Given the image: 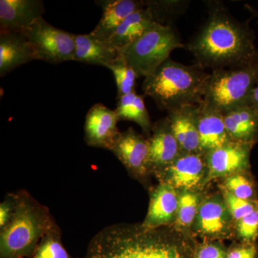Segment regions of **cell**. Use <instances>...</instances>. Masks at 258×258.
I'll return each mask as SVG.
<instances>
[{
	"label": "cell",
	"mask_w": 258,
	"mask_h": 258,
	"mask_svg": "<svg viewBox=\"0 0 258 258\" xmlns=\"http://www.w3.org/2000/svg\"><path fill=\"white\" fill-rule=\"evenodd\" d=\"M255 35L249 21L240 22L219 2L208 3V17L186 45L195 64L204 70L227 69L258 58Z\"/></svg>",
	"instance_id": "obj_1"
},
{
	"label": "cell",
	"mask_w": 258,
	"mask_h": 258,
	"mask_svg": "<svg viewBox=\"0 0 258 258\" xmlns=\"http://www.w3.org/2000/svg\"><path fill=\"white\" fill-rule=\"evenodd\" d=\"M196 250L189 241L160 227L116 224L91 239L83 258H195Z\"/></svg>",
	"instance_id": "obj_2"
},
{
	"label": "cell",
	"mask_w": 258,
	"mask_h": 258,
	"mask_svg": "<svg viewBox=\"0 0 258 258\" xmlns=\"http://www.w3.org/2000/svg\"><path fill=\"white\" fill-rule=\"evenodd\" d=\"M14 212L0 234V258H30L56 225L46 207L27 191L13 195Z\"/></svg>",
	"instance_id": "obj_3"
},
{
	"label": "cell",
	"mask_w": 258,
	"mask_h": 258,
	"mask_svg": "<svg viewBox=\"0 0 258 258\" xmlns=\"http://www.w3.org/2000/svg\"><path fill=\"white\" fill-rule=\"evenodd\" d=\"M209 74L197 64L186 66L170 57L144 79L142 90L158 108L166 112L203 101L204 83Z\"/></svg>",
	"instance_id": "obj_4"
},
{
	"label": "cell",
	"mask_w": 258,
	"mask_h": 258,
	"mask_svg": "<svg viewBox=\"0 0 258 258\" xmlns=\"http://www.w3.org/2000/svg\"><path fill=\"white\" fill-rule=\"evenodd\" d=\"M257 80L258 58L243 66L214 70L204 83L203 101L222 113L247 105Z\"/></svg>",
	"instance_id": "obj_5"
},
{
	"label": "cell",
	"mask_w": 258,
	"mask_h": 258,
	"mask_svg": "<svg viewBox=\"0 0 258 258\" xmlns=\"http://www.w3.org/2000/svg\"><path fill=\"white\" fill-rule=\"evenodd\" d=\"M184 47L172 27L155 23L138 40L118 50L139 78H146L169 58L173 50Z\"/></svg>",
	"instance_id": "obj_6"
},
{
	"label": "cell",
	"mask_w": 258,
	"mask_h": 258,
	"mask_svg": "<svg viewBox=\"0 0 258 258\" xmlns=\"http://www.w3.org/2000/svg\"><path fill=\"white\" fill-rule=\"evenodd\" d=\"M35 51L36 60L51 64L74 61L76 35L55 28L43 18L22 31Z\"/></svg>",
	"instance_id": "obj_7"
},
{
	"label": "cell",
	"mask_w": 258,
	"mask_h": 258,
	"mask_svg": "<svg viewBox=\"0 0 258 258\" xmlns=\"http://www.w3.org/2000/svg\"><path fill=\"white\" fill-rule=\"evenodd\" d=\"M253 146L230 142L205 154L208 167L205 181L248 171L250 152Z\"/></svg>",
	"instance_id": "obj_8"
},
{
	"label": "cell",
	"mask_w": 258,
	"mask_h": 258,
	"mask_svg": "<svg viewBox=\"0 0 258 258\" xmlns=\"http://www.w3.org/2000/svg\"><path fill=\"white\" fill-rule=\"evenodd\" d=\"M162 175L164 183L176 189L192 191L206 181V159L202 153L181 154L171 164L157 172Z\"/></svg>",
	"instance_id": "obj_9"
},
{
	"label": "cell",
	"mask_w": 258,
	"mask_h": 258,
	"mask_svg": "<svg viewBox=\"0 0 258 258\" xmlns=\"http://www.w3.org/2000/svg\"><path fill=\"white\" fill-rule=\"evenodd\" d=\"M111 152L136 177L144 178L152 172L149 140L133 128L120 132Z\"/></svg>",
	"instance_id": "obj_10"
},
{
	"label": "cell",
	"mask_w": 258,
	"mask_h": 258,
	"mask_svg": "<svg viewBox=\"0 0 258 258\" xmlns=\"http://www.w3.org/2000/svg\"><path fill=\"white\" fill-rule=\"evenodd\" d=\"M118 122L114 111L102 103L93 105L86 116L85 142L89 147L111 151L120 134Z\"/></svg>",
	"instance_id": "obj_11"
},
{
	"label": "cell",
	"mask_w": 258,
	"mask_h": 258,
	"mask_svg": "<svg viewBox=\"0 0 258 258\" xmlns=\"http://www.w3.org/2000/svg\"><path fill=\"white\" fill-rule=\"evenodd\" d=\"M199 104L185 105L167 111L172 133L181 154L201 153L198 119Z\"/></svg>",
	"instance_id": "obj_12"
},
{
	"label": "cell",
	"mask_w": 258,
	"mask_h": 258,
	"mask_svg": "<svg viewBox=\"0 0 258 258\" xmlns=\"http://www.w3.org/2000/svg\"><path fill=\"white\" fill-rule=\"evenodd\" d=\"M44 13L41 0H0V32L23 31Z\"/></svg>",
	"instance_id": "obj_13"
},
{
	"label": "cell",
	"mask_w": 258,
	"mask_h": 258,
	"mask_svg": "<svg viewBox=\"0 0 258 258\" xmlns=\"http://www.w3.org/2000/svg\"><path fill=\"white\" fill-rule=\"evenodd\" d=\"M149 144V161L152 171L158 172L171 164L181 154L179 144L167 118L154 123Z\"/></svg>",
	"instance_id": "obj_14"
},
{
	"label": "cell",
	"mask_w": 258,
	"mask_h": 258,
	"mask_svg": "<svg viewBox=\"0 0 258 258\" xmlns=\"http://www.w3.org/2000/svg\"><path fill=\"white\" fill-rule=\"evenodd\" d=\"M231 216L225 201L218 197L203 202L199 208L195 227L200 235L210 238L225 237L230 231Z\"/></svg>",
	"instance_id": "obj_15"
},
{
	"label": "cell",
	"mask_w": 258,
	"mask_h": 258,
	"mask_svg": "<svg viewBox=\"0 0 258 258\" xmlns=\"http://www.w3.org/2000/svg\"><path fill=\"white\" fill-rule=\"evenodd\" d=\"M179 195L175 188L162 182L151 192L150 203L142 226L156 229L171 223L176 217Z\"/></svg>",
	"instance_id": "obj_16"
},
{
	"label": "cell",
	"mask_w": 258,
	"mask_h": 258,
	"mask_svg": "<svg viewBox=\"0 0 258 258\" xmlns=\"http://www.w3.org/2000/svg\"><path fill=\"white\" fill-rule=\"evenodd\" d=\"M198 127L202 154L232 142L226 130L223 113L203 101L199 103Z\"/></svg>",
	"instance_id": "obj_17"
},
{
	"label": "cell",
	"mask_w": 258,
	"mask_h": 258,
	"mask_svg": "<svg viewBox=\"0 0 258 258\" xmlns=\"http://www.w3.org/2000/svg\"><path fill=\"white\" fill-rule=\"evenodd\" d=\"M33 60L35 51L25 34L0 32V77Z\"/></svg>",
	"instance_id": "obj_18"
},
{
	"label": "cell",
	"mask_w": 258,
	"mask_h": 258,
	"mask_svg": "<svg viewBox=\"0 0 258 258\" xmlns=\"http://www.w3.org/2000/svg\"><path fill=\"white\" fill-rule=\"evenodd\" d=\"M96 3L102 8L103 15L91 34L103 41L109 40L129 15L145 7L143 0H99Z\"/></svg>",
	"instance_id": "obj_19"
},
{
	"label": "cell",
	"mask_w": 258,
	"mask_h": 258,
	"mask_svg": "<svg viewBox=\"0 0 258 258\" xmlns=\"http://www.w3.org/2000/svg\"><path fill=\"white\" fill-rule=\"evenodd\" d=\"M224 123L232 142L254 145L258 139V111L248 105L223 113Z\"/></svg>",
	"instance_id": "obj_20"
},
{
	"label": "cell",
	"mask_w": 258,
	"mask_h": 258,
	"mask_svg": "<svg viewBox=\"0 0 258 258\" xmlns=\"http://www.w3.org/2000/svg\"><path fill=\"white\" fill-rule=\"evenodd\" d=\"M74 61L88 64L106 67L114 60L119 52L107 41L100 40L91 35H76L75 37Z\"/></svg>",
	"instance_id": "obj_21"
},
{
	"label": "cell",
	"mask_w": 258,
	"mask_h": 258,
	"mask_svg": "<svg viewBox=\"0 0 258 258\" xmlns=\"http://www.w3.org/2000/svg\"><path fill=\"white\" fill-rule=\"evenodd\" d=\"M154 23L150 12L144 7L129 15L107 42L119 50L138 40Z\"/></svg>",
	"instance_id": "obj_22"
},
{
	"label": "cell",
	"mask_w": 258,
	"mask_h": 258,
	"mask_svg": "<svg viewBox=\"0 0 258 258\" xmlns=\"http://www.w3.org/2000/svg\"><path fill=\"white\" fill-rule=\"evenodd\" d=\"M144 96L137 92L129 93L117 98L118 103L114 110L118 120H131L137 123L146 133L152 131L153 123L145 106Z\"/></svg>",
	"instance_id": "obj_23"
},
{
	"label": "cell",
	"mask_w": 258,
	"mask_h": 258,
	"mask_svg": "<svg viewBox=\"0 0 258 258\" xmlns=\"http://www.w3.org/2000/svg\"><path fill=\"white\" fill-rule=\"evenodd\" d=\"M189 1L181 0H147L145 8L150 12L154 23L164 26H171L174 20L187 9Z\"/></svg>",
	"instance_id": "obj_24"
},
{
	"label": "cell",
	"mask_w": 258,
	"mask_h": 258,
	"mask_svg": "<svg viewBox=\"0 0 258 258\" xmlns=\"http://www.w3.org/2000/svg\"><path fill=\"white\" fill-rule=\"evenodd\" d=\"M113 73L117 86V98L135 92L137 79H139L133 68L120 54L106 67Z\"/></svg>",
	"instance_id": "obj_25"
},
{
	"label": "cell",
	"mask_w": 258,
	"mask_h": 258,
	"mask_svg": "<svg viewBox=\"0 0 258 258\" xmlns=\"http://www.w3.org/2000/svg\"><path fill=\"white\" fill-rule=\"evenodd\" d=\"M30 258H77L74 257L64 248L61 240L60 231L55 225L42 237L35 253Z\"/></svg>",
	"instance_id": "obj_26"
},
{
	"label": "cell",
	"mask_w": 258,
	"mask_h": 258,
	"mask_svg": "<svg viewBox=\"0 0 258 258\" xmlns=\"http://www.w3.org/2000/svg\"><path fill=\"white\" fill-rule=\"evenodd\" d=\"M249 175L245 171L227 176L224 182L225 191L242 200L258 201L255 184Z\"/></svg>",
	"instance_id": "obj_27"
},
{
	"label": "cell",
	"mask_w": 258,
	"mask_h": 258,
	"mask_svg": "<svg viewBox=\"0 0 258 258\" xmlns=\"http://www.w3.org/2000/svg\"><path fill=\"white\" fill-rule=\"evenodd\" d=\"M200 197L192 191L184 190L180 194L179 206L176 213V222L181 228H189L196 220Z\"/></svg>",
	"instance_id": "obj_28"
},
{
	"label": "cell",
	"mask_w": 258,
	"mask_h": 258,
	"mask_svg": "<svg viewBox=\"0 0 258 258\" xmlns=\"http://www.w3.org/2000/svg\"><path fill=\"white\" fill-rule=\"evenodd\" d=\"M237 233L245 244L254 243L258 237V206L253 211L236 222Z\"/></svg>",
	"instance_id": "obj_29"
},
{
	"label": "cell",
	"mask_w": 258,
	"mask_h": 258,
	"mask_svg": "<svg viewBox=\"0 0 258 258\" xmlns=\"http://www.w3.org/2000/svg\"><path fill=\"white\" fill-rule=\"evenodd\" d=\"M224 198L232 219L236 222L251 213L258 206V201H249L236 198L225 191Z\"/></svg>",
	"instance_id": "obj_30"
},
{
	"label": "cell",
	"mask_w": 258,
	"mask_h": 258,
	"mask_svg": "<svg viewBox=\"0 0 258 258\" xmlns=\"http://www.w3.org/2000/svg\"><path fill=\"white\" fill-rule=\"evenodd\" d=\"M227 253L225 249L219 244H204L197 248L195 258H226Z\"/></svg>",
	"instance_id": "obj_31"
},
{
	"label": "cell",
	"mask_w": 258,
	"mask_h": 258,
	"mask_svg": "<svg viewBox=\"0 0 258 258\" xmlns=\"http://www.w3.org/2000/svg\"><path fill=\"white\" fill-rule=\"evenodd\" d=\"M258 249L254 243L245 244L227 252L226 258H257Z\"/></svg>",
	"instance_id": "obj_32"
},
{
	"label": "cell",
	"mask_w": 258,
	"mask_h": 258,
	"mask_svg": "<svg viewBox=\"0 0 258 258\" xmlns=\"http://www.w3.org/2000/svg\"><path fill=\"white\" fill-rule=\"evenodd\" d=\"M14 212V200L10 195L4 202L0 204V230H3L9 224Z\"/></svg>",
	"instance_id": "obj_33"
},
{
	"label": "cell",
	"mask_w": 258,
	"mask_h": 258,
	"mask_svg": "<svg viewBox=\"0 0 258 258\" xmlns=\"http://www.w3.org/2000/svg\"><path fill=\"white\" fill-rule=\"evenodd\" d=\"M247 105L252 107L254 109L258 111V80L256 84L254 85L252 92H251L250 95H249Z\"/></svg>",
	"instance_id": "obj_34"
},
{
	"label": "cell",
	"mask_w": 258,
	"mask_h": 258,
	"mask_svg": "<svg viewBox=\"0 0 258 258\" xmlns=\"http://www.w3.org/2000/svg\"><path fill=\"white\" fill-rule=\"evenodd\" d=\"M246 7H247V10L250 12L252 16L257 17V18H258V10L254 9V8H252V7L249 6V5H246Z\"/></svg>",
	"instance_id": "obj_35"
}]
</instances>
